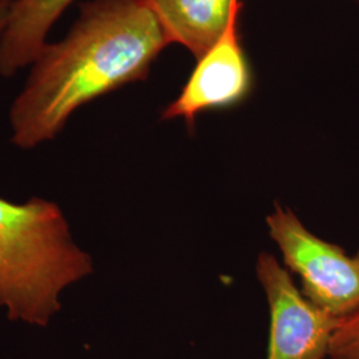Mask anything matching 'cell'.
I'll return each instance as SVG.
<instances>
[{"label":"cell","instance_id":"obj_1","mask_svg":"<svg viewBox=\"0 0 359 359\" xmlns=\"http://www.w3.org/2000/svg\"><path fill=\"white\" fill-rule=\"evenodd\" d=\"M168 46L148 0L81 3L68 32L29 65L10 107V140L25 151L55 140L81 107L144 81Z\"/></svg>","mask_w":359,"mask_h":359},{"label":"cell","instance_id":"obj_2","mask_svg":"<svg viewBox=\"0 0 359 359\" xmlns=\"http://www.w3.org/2000/svg\"><path fill=\"white\" fill-rule=\"evenodd\" d=\"M93 271L56 203L0 197V308L11 321L47 326L62 310L67 287Z\"/></svg>","mask_w":359,"mask_h":359},{"label":"cell","instance_id":"obj_3","mask_svg":"<svg viewBox=\"0 0 359 359\" xmlns=\"http://www.w3.org/2000/svg\"><path fill=\"white\" fill-rule=\"evenodd\" d=\"M287 268L297 273L304 295L317 308L344 320L359 310V252L348 256L309 231L292 210L276 205L268 219Z\"/></svg>","mask_w":359,"mask_h":359},{"label":"cell","instance_id":"obj_4","mask_svg":"<svg viewBox=\"0 0 359 359\" xmlns=\"http://www.w3.org/2000/svg\"><path fill=\"white\" fill-rule=\"evenodd\" d=\"M257 276L270 306L266 359H326L341 320L301 294L286 270L268 253L257 261Z\"/></svg>","mask_w":359,"mask_h":359},{"label":"cell","instance_id":"obj_5","mask_svg":"<svg viewBox=\"0 0 359 359\" xmlns=\"http://www.w3.org/2000/svg\"><path fill=\"white\" fill-rule=\"evenodd\" d=\"M241 8V0H236L224 32L197 59V65L179 96L164 109L163 120L184 118L193 128L200 114L236 105L249 95L252 72L240 38Z\"/></svg>","mask_w":359,"mask_h":359},{"label":"cell","instance_id":"obj_6","mask_svg":"<svg viewBox=\"0 0 359 359\" xmlns=\"http://www.w3.org/2000/svg\"><path fill=\"white\" fill-rule=\"evenodd\" d=\"M76 0H13L0 34V77L29 67L48 41L52 27Z\"/></svg>","mask_w":359,"mask_h":359},{"label":"cell","instance_id":"obj_7","mask_svg":"<svg viewBox=\"0 0 359 359\" xmlns=\"http://www.w3.org/2000/svg\"><path fill=\"white\" fill-rule=\"evenodd\" d=\"M169 44L200 59L224 32L236 0H148Z\"/></svg>","mask_w":359,"mask_h":359},{"label":"cell","instance_id":"obj_8","mask_svg":"<svg viewBox=\"0 0 359 359\" xmlns=\"http://www.w3.org/2000/svg\"><path fill=\"white\" fill-rule=\"evenodd\" d=\"M330 359H359V310L341 320L330 342Z\"/></svg>","mask_w":359,"mask_h":359},{"label":"cell","instance_id":"obj_9","mask_svg":"<svg viewBox=\"0 0 359 359\" xmlns=\"http://www.w3.org/2000/svg\"><path fill=\"white\" fill-rule=\"evenodd\" d=\"M13 0H0V34L7 25Z\"/></svg>","mask_w":359,"mask_h":359}]
</instances>
